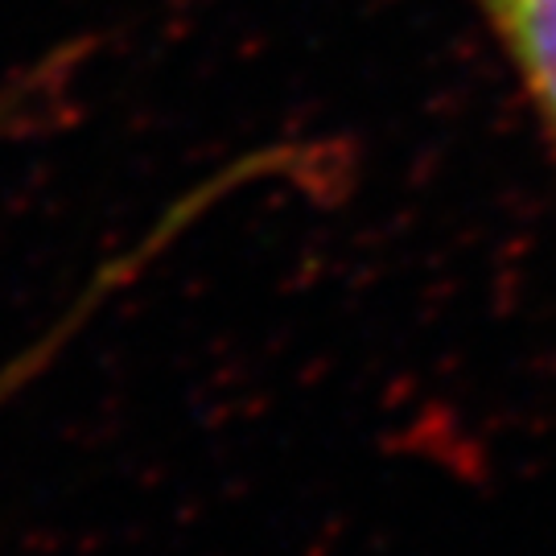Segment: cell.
<instances>
[{
    "instance_id": "6da1fadb",
    "label": "cell",
    "mask_w": 556,
    "mask_h": 556,
    "mask_svg": "<svg viewBox=\"0 0 556 556\" xmlns=\"http://www.w3.org/2000/svg\"><path fill=\"white\" fill-rule=\"evenodd\" d=\"M556 153V0H470Z\"/></svg>"
},
{
    "instance_id": "7a4b0ae2",
    "label": "cell",
    "mask_w": 556,
    "mask_h": 556,
    "mask_svg": "<svg viewBox=\"0 0 556 556\" xmlns=\"http://www.w3.org/2000/svg\"><path fill=\"white\" fill-rule=\"evenodd\" d=\"M17 116H21L17 103H13V108H9V103H0V128H4L9 119H17ZM75 321H79V318H71V326H59L54 334H46V338H41V346H34V351H25V355H17L13 363H9V367H4V371H0V404H4V400L13 396V392H17L21 383H25V379L34 376V371H38L41 363H46V358H50L54 351H59L62 338H66L71 330H75Z\"/></svg>"
}]
</instances>
